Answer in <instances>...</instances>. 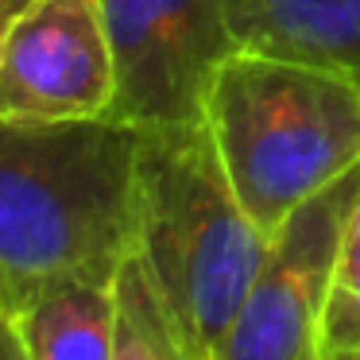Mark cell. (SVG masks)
I'll return each mask as SVG.
<instances>
[{
    "instance_id": "obj_8",
    "label": "cell",
    "mask_w": 360,
    "mask_h": 360,
    "mask_svg": "<svg viewBox=\"0 0 360 360\" xmlns=\"http://www.w3.org/2000/svg\"><path fill=\"white\" fill-rule=\"evenodd\" d=\"M117 283H70L16 314L27 360H112Z\"/></svg>"
},
{
    "instance_id": "obj_10",
    "label": "cell",
    "mask_w": 360,
    "mask_h": 360,
    "mask_svg": "<svg viewBox=\"0 0 360 360\" xmlns=\"http://www.w3.org/2000/svg\"><path fill=\"white\" fill-rule=\"evenodd\" d=\"M326 360H360V198L341 233L326 306Z\"/></svg>"
},
{
    "instance_id": "obj_4",
    "label": "cell",
    "mask_w": 360,
    "mask_h": 360,
    "mask_svg": "<svg viewBox=\"0 0 360 360\" xmlns=\"http://www.w3.org/2000/svg\"><path fill=\"white\" fill-rule=\"evenodd\" d=\"M117 66L112 120L202 124L217 70L240 51L229 0H101Z\"/></svg>"
},
{
    "instance_id": "obj_2",
    "label": "cell",
    "mask_w": 360,
    "mask_h": 360,
    "mask_svg": "<svg viewBox=\"0 0 360 360\" xmlns=\"http://www.w3.org/2000/svg\"><path fill=\"white\" fill-rule=\"evenodd\" d=\"M140 259L202 360H217L271 236L236 198L210 124L140 128Z\"/></svg>"
},
{
    "instance_id": "obj_5",
    "label": "cell",
    "mask_w": 360,
    "mask_h": 360,
    "mask_svg": "<svg viewBox=\"0 0 360 360\" xmlns=\"http://www.w3.org/2000/svg\"><path fill=\"white\" fill-rule=\"evenodd\" d=\"M356 198L360 163L283 221L217 360H326L329 283Z\"/></svg>"
},
{
    "instance_id": "obj_3",
    "label": "cell",
    "mask_w": 360,
    "mask_h": 360,
    "mask_svg": "<svg viewBox=\"0 0 360 360\" xmlns=\"http://www.w3.org/2000/svg\"><path fill=\"white\" fill-rule=\"evenodd\" d=\"M205 124L267 236L360 163V86L298 58L236 51L213 78Z\"/></svg>"
},
{
    "instance_id": "obj_7",
    "label": "cell",
    "mask_w": 360,
    "mask_h": 360,
    "mask_svg": "<svg viewBox=\"0 0 360 360\" xmlns=\"http://www.w3.org/2000/svg\"><path fill=\"white\" fill-rule=\"evenodd\" d=\"M240 51L298 58L360 86V0H229Z\"/></svg>"
},
{
    "instance_id": "obj_6",
    "label": "cell",
    "mask_w": 360,
    "mask_h": 360,
    "mask_svg": "<svg viewBox=\"0 0 360 360\" xmlns=\"http://www.w3.org/2000/svg\"><path fill=\"white\" fill-rule=\"evenodd\" d=\"M117 66L101 0H35L0 55V117H109Z\"/></svg>"
},
{
    "instance_id": "obj_11",
    "label": "cell",
    "mask_w": 360,
    "mask_h": 360,
    "mask_svg": "<svg viewBox=\"0 0 360 360\" xmlns=\"http://www.w3.org/2000/svg\"><path fill=\"white\" fill-rule=\"evenodd\" d=\"M0 360H27V345L20 333V321L0 310Z\"/></svg>"
},
{
    "instance_id": "obj_12",
    "label": "cell",
    "mask_w": 360,
    "mask_h": 360,
    "mask_svg": "<svg viewBox=\"0 0 360 360\" xmlns=\"http://www.w3.org/2000/svg\"><path fill=\"white\" fill-rule=\"evenodd\" d=\"M32 4H35V0H0V55H4V43H8V35H12V27H16V20L24 16Z\"/></svg>"
},
{
    "instance_id": "obj_9",
    "label": "cell",
    "mask_w": 360,
    "mask_h": 360,
    "mask_svg": "<svg viewBox=\"0 0 360 360\" xmlns=\"http://www.w3.org/2000/svg\"><path fill=\"white\" fill-rule=\"evenodd\" d=\"M117 341L112 360H202L174 321L167 298L159 295L148 264L136 256L124 259L117 275Z\"/></svg>"
},
{
    "instance_id": "obj_1",
    "label": "cell",
    "mask_w": 360,
    "mask_h": 360,
    "mask_svg": "<svg viewBox=\"0 0 360 360\" xmlns=\"http://www.w3.org/2000/svg\"><path fill=\"white\" fill-rule=\"evenodd\" d=\"M140 128L112 117H0V310L47 290L117 283L140 248Z\"/></svg>"
}]
</instances>
